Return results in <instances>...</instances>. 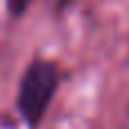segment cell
<instances>
[{
  "label": "cell",
  "instance_id": "1",
  "mask_svg": "<svg viewBox=\"0 0 129 129\" xmlns=\"http://www.w3.org/2000/svg\"><path fill=\"white\" fill-rule=\"evenodd\" d=\"M59 84H61V70L50 59H34L25 68L20 84H18L16 107H18L23 122L29 129H36L43 122L57 95Z\"/></svg>",
  "mask_w": 129,
  "mask_h": 129
},
{
  "label": "cell",
  "instance_id": "2",
  "mask_svg": "<svg viewBox=\"0 0 129 129\" xmlns=\"http://www.w3.org/2000/svg\"><path fill=\"white\" fill-rule=\"evenodd\" d=\"M32 0H7V11L11 18H20L27 9H29Z\"/></svg>",
  "mask_w": 129,
  "mask_h": 129
}]
</instances>
